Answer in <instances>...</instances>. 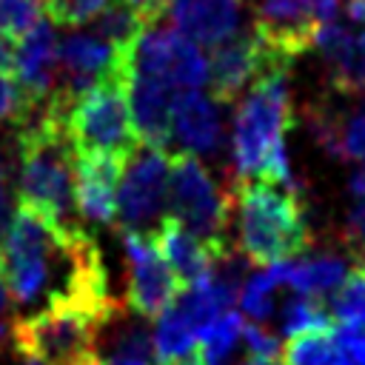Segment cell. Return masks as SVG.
<instances>
[{"mask_svg": "<svg viewBox=\"0 0 365 365\" xmlns=\"http://www.w3.org/2000/svg\"><path fill=\"white\" fill-rule=\"evenodd\" d=\"M0 279L11 305L31 311L54 302H114L94 237L23 202L0 234Z\"/></svg>", "mask_w": 365, "mask_h": 365, "instance_id": "cell-1", "label": "cell"}, {"mask_svg": "<svg viewBox=\"0 0 365 365\" xmlns=\"http://www.w3.org/2000/svg\"><path fill=\"white\" fill-rule=\"evenodd\" d=\"M17 197L63 225H83L74 205V148L66 134V108L46 100L14 131Z\"/></svg>", "mask_w": 365, "mask_h": 365, "instance_id": "cell-2", "label": "cell"}, {"mask_svg": "<svg viewBox=\"0 0 365 365\" xmlns=\"http://www.w3.org/2000/svg\"><path fill=\"white\" fill-rule=\"evenodd\" d=\"M248 86L234 114V174L237 180H265L294 188L285 151V131L291 128L288 66H268Z\"/></svg>", "mask_w": 365, "mask_h": 365, "instance_id": "cell-3", "label": "cell"}, {"mask_svg": "<svg viewBox=\"0 0 365 365\" xmlns=\"http://www.w3.org/2000/svg\"><path fill=\"white\" fill-rule=\"evenodd\" d=\"M231 202L237 205L240 251L248 262L265 268L311 248L314 234L297 188L265 180H237Z\"/></svg>", "mask_w": 365, "mask_h": 365, "instance_id": "cell-4", "label": "cell"}, {"mask_svg": "<svg viewBox=\"0 0 365 365\" xmlns=\"http://www.w3.org/2000/svg\"><path fill=\"white\" fill-rule=\"evenodd\" d=\"M123 314L114 302H54L14 319L11 351L43 365H86L97 356L100 334Z\"/></svg>", "mask_w": 365, "mask_h": 365, "instance_id": "cell-5", "label": "cell"}, {"mask_svg": "<svg viewBox=\"0 0 365 365\" xmlns=\"http://www.w3.org/2000/svg\"><path fill=\"white\" fill-rule=\"evenodd\" d=\"M131 63L108 71L83 88L66 111V134L74 151H114L131 157L140 148L131 103H128Z\"/></svg>", "mask_w": 365, "mask_h": 365, "instance_id": "cell-6", "label": "cell"}, {"mask_svg": "<svg viewBox=\"0 0 365 365\" xmlns=\"http://www.w3.org/2000/svg\"><path fill=\"white\" fill-rule=\"evenodd\" d=\"M168 205L191 234H197L220 259H231L228 222H231V194H225L208 168L191 151L171 154L168 171Z\"/></svg>", "mask_w": 365, "mask_h": 365, "instance_id": "cell-7", "label": "cell"}, {"mask_svg": "<svg viewBox=\"0 0 365 365\" xmlns=\"http://www.w3.org/2000/svg\"><path fill=\"white\" fill-rule=\"evenodd\" d=\"M168 171L171 154H165V148L143 145L125 160L117 185V220L123 231L148 237L168 214Z\"/></svg>", "mask_w": 365, "mask_h": 365, "instance_id": "cell-8", "label": "cell"}, {"mask_svg": "<svg viewBox=\"0 0 365 365\" xmlns=\"http://www.w3.org/2000/svg\"><path fill=\"white\" fill-rule=\"evenodd\" d=\"M131 68L165 83L177 94L200 88L208 80V60L202 48L174 26H160V20L145 26L137 37Z\"/></svg>", "mask_w": 365, "mask_h": 365, "instance_id": "cell-9", "label": "cell"}, {"mask_svg": "<svg viewBox=\"0 0 365 365\" xmlns=\"http://www.w3.org/2000/svg\"><path fill=\"white\" fill-rule=\"evenodd\" d=\"M319 26L317 0H257L251 23L265 54L282 66L314 48Z\"/></svg>", "mask_w": 365, "mask_h": 365, "instance_id": "cell-10", "label": "cell"}, {"mask_svg": "<svg viewBox=\"0 0 365 365\" xmlns=\"http://www.w3.org/2000/svg\"><path fill=\"white\" fill-rule=\"evenodd\" d=\"M123 251L128 259L125 305L145 319H157L182 291V282L168 268L151 237L137 231H123Z\"/></svg>", "mask_w": 365, "mask_h": 365, "instance_id": "cell-11", "label": "cell"}, {"mask_svg": "<svg viewBox=\"0 0 365 365\" xmlns=\"http://www.w3.org/2000/svg\"><path fill=\"white\" fill-rule=\"evenodd\" d=\"M125 160L114 151H74V205L83 220L94 225L117 220V185Z\"/></svg>", "mask_w": 365, "mask_h": 365, "instance_id": "cell-12", "label": "cell"}, {"mask_svg": "<svg viewBox=\"0 0 365 365\" xmlns=\"http://www.w3.org/2000/svg\"><path fill=\"white\" fill-rule=\"evenodd\" d=\"M211 60H208V80H211V94L217 103H231L237 94L268 66H282L274 63L254 29L234 31L217 46H211Z\"/></svg>", "mask_w": 365, "mask_h": 365, "instance_id": "cell-13", "label": "cell"}, {"mask_svg": "<svg viewBox=\"0 0 365 365\" xmlns=\"http://www.w3.org/2000/svg\"><path fill=\"white\" fill-rule=\"evenodd\" d=\"M57 37L51 23L40 20L14 43V77L29 111L43 106L57 86Z\"/></svg>", "mask_w": 365, "mask_h": 365, "instance_id": "cell-14", "label": "cell"}, {"mask_svg": "<svg viewBox=\"0 0 365 365\" xmlns=\"http://www.w3.org/2000/svg\"><path fill=\"white\" fill-rule=\"evenodd\" d=\"M314 48L322 54L334 91L365 97V31H351L348 26L331 20L319 26Z\"/></svg>", "mask_w": 365, "mask_h": 365, "instance_id": "cell-15", "label": "cell"}, {"mask_svg": "<svg viewBox=\"0 0 365 365\" xmlns=\"http://www.w3.org/2000/svg\"><path fill=\"white\" fill-rule=\"evenodd\" d=\"M174 100H177L174 88H168L165 83L131 68L128 103H131V117H134V128H137L140 145H154V148H165L168 145Z\"/></svg>", "mask_w": 365, "mask_h": 365, "instance_id": "cell-16", "label": "cell"}, {"mask_svg": "<svg viewBox=\"0 0 365 365\" xmlns=\"http://www.w3.org/2000/svg\"><path fill=\"white\" fill-rule=\"evenodd\" d=\"M148 237L154 240L157 251L163 254V259L168 262V268L177 274V279H180L182 285L197 282V279L205 277L214 265L225 262V259H220L197 234H191L174 214H165Z\"/></svg>", "mask_w": 365, "mask_h": 365, "instance_id": "cell-17", "label": "cell"}, {"mask_svg": "<svg viewBox=\"0 0 365 365\" xmlns=\"http://www.w3.org/2000/svg\"><path fill=\"white\" fill-rule=\"evenodd\" d=\"M171 137L191 154H214L222 143V120L211 97L200 88L180 91L171 108Z\"/></svg>", "mask_w": 365, "mask_h": 365, "instance_id": "cell-18", "label": "cell"}, {"mask_svg": "<svg viewBox=\"0 0 365 365\" xmlns=\"http://www.w3.org/2000/svg\"><path fill=\"white\" fill-rule=\"evenodd\" d=\"M174 29L197 46H217L240 29L237 0H165Z\"/></svg>", "mask_w": 365, "mask_h": 365, "instance_id": "cell-19", "label": "cell"}, {"mask_svg": "<svg viewBox=\"0 0 365 365\" xmlns=\"http://www.w3.org/2000/svg\"><path fill=\"white\" fill-rule=\"evenodd\" d=\"M277 265H279L282 285H291L297 294H311V297L336 291V285L348 274L345 257L331 254V251L302 257V259H285V262H277Z\"/></svg>", "mask_w": 365, "mask_h": 365, "instance_id": "cell-20", "label": "cell"}, {"mask_svg": "<svg viewBox=\"0 0 365 365\" xmlns=\"http://www.w3.org/2000/svg\"><path fill=\"white\" fill-rule=\"evenodd\" d=\"M277 365H354L336 339L334 325L299 331L285 339Z\"/></svg>", "mask_w": 365, "mask_h": 365, "instance_id": "cell-21", "label": "cell"}, {"mask_svg": "<svg viewBox=\"0 0 365 365\" xmlns=\"http://www.w3.org/2000/svg\"><path fill=\"white\" fill-rule=\"evenodd\" d=\"M328 314L334 325H365V259H356L331 297Z\"/></svg>", "mask_w": 365, "mask_h": 365, "instance_id": "cell-22", "label": "cell"}, {"mask_svg": "<svg viewBox=\"0 0 365 365\" xmlns=\"http://www.w3.org/2000/svg\"><path fill=\"white\" fill-rule=\"evenodd\" d=\"M242 328H245V319L240 314L234 311L220 314L200 336V351L205 365H225L242 339Z\"/></svg>", "mask_w": 365, "mask_h": 365, "instance_id": "cell-23", "label": "cell"}, {"mask_svg": "<svg viewBox=\"0 0 365 365\" xmlns=\"http://www.w3.org/2000/svg\"><path fill=\"white\" fill-rule=\"evenodd\" d=\"M282 285L279 279V265H265L262 271H257L242 288H240V308L245 317L257 319V322H265L271 314H274V294L277 288Z\"/></svg>", "mask_w": 365, "mask_h": 365, "instance_id": "cell-24", "label": "cell"}, {"mask_svg": "<svg viewBox=\"0 0 365 365\" xmlns=\"http://www.w3.org/2000/svg\"><path fill=\"white\" fill-rule=\"evenodd\" d=\"M151 339L143 328H123L106 354L97 351L94 365H151Z\"/></svg>", "mask_w": 365, "mask_h": 365, "instance_id": "cell-25", "label": "cell"}, {"mask_svg": "<svg viewBox=\"0 0 365 365\" xmlns=\"http://www.w3.org/2000/svg\"><path fill=\"white\" fill-rule=\"evenodd\" d=\"M319 325H334V319L325 311V305L319 302V297L297 294L294 299H288L282 305V334L285 336H294L299 331L319 328Z\"/></svg>", "mask_w": 365, "mask_h": 365, "instance_id": "cell-26", "label": "cell"}, {"mask_svg": "<svg viewBox=\"0 0 365 365\" xmlns=\"http://www.w3.org/2000/svg\"><path fill=\"white\" fill-rule=\"evenodd\" d=\"M46 0H0V37L17 43L43 20Z\"/></svg>", "mask_w": 365, "mask_h": 365, "instance_id": "cell-27", "label": "cell"}, {"mask_svg": "<svg viewBox=\"0 0 365 365\" xmlns=\"http://www.w3.org/2000/svg\"><path fill=\"white\" fill-rule=\"evenodd\" d=\"M106 3L108 0H46V11H48V20L54 26L74 29V26L94 20Z\"/></svg>", "mask_w": 365, "mask_h": 365, "instance_id": "cell-28", "label": "cell"}, {"mask_svg": "<svg viewBox=\"0 0 365 365\" xmlns=\"http://www.w3.org/2000/svg\"><path fill=\"white\" fill-rule=\"evenodd\" d=\"M29 114V103L17 86L14 71L0 68V123H20Z\"/></svg>", "mask_w": 365, "mask_h": 365, "instance_id": "cell-29", "label": "cell"}, {"mask_svg": "<svg viewBox=\"0 0 365 365\" xmlns=\"http://www.w3.org/2000/svg\"><path fill=\"white\" fill-rule=\"evenodd\" d=\"M14 305L9 299V291L0 279V354L11 348V331H14Z\"/></svg>", "mask_w": 365, "mask_h": 365, "instance_id": "cell-30", "label": "cell"}, {"mask_svg": "<svg viewBox=\"0 0 365 365\" xmlns=\"http://www.w3.org/2000/svg\"><path fill=\"white\" fill-rule=\"evenodd\" d=\"M9 217H11V185H9V168L0 157V234L9 225Z\"/></svg>", "mask_w": 365, "mask_h": 365, "instance_id": "cell-31", "label": "cell"}, {"mask_svg": "<svg viewBox=\"0 0 365 365\" xmlns=\"http://www.w3.org/2000/svg\"><path fill=\"white\" fill-rule=\"evenodd\" d=\"M125 3H131L134 9H140L148 23H157L165 14V0H125Z\"/></svg>", "mask_w": 365, "mask_h": 365, "instance_id": "cell-32", "label": "cell"}, {"mask_svg": "<svg viewBox=\"0 0 365 365\" xmlns=\"http://www.w3.org/2000/svg\"><path fill=\"white\" fill-rule=\"evenodd\" d=\"M157 365H205V359H202V351H200V345H197L194 351H188V354H182V356H174V359L157 362Z\"/></svg>", "mask_w": 365, "mask_h": 365, "instance_id": "cell-33", "label": "cell"}, {"mask_svg": "<svg viewBox=\"0 0 365 365\" xmlns=\"http://www.w3.org/2000/svg\"><path fill=\"white\" fill-rule=\"evenodd\" d=\"M345 11L354 23H362L365 26V0H345Z\"/></svg>", "mask_w": 365, "mask_h": 365, "instance_id": "cell-34", "label": "cell"}, {"mask_svg": "<svg viewBox=\"0 0 365 365\" xmlns=\"http://www.w3.org/2000/svg\"><path fill=\"white\" fill-rule=\"evenodd\" d=\"M26 365H43V362H34V359H26Z\"/></svg>", "mask_w": 365, "mask_h": 365, "instance_id": "cell-35", "label": "cell"}, {"mask_svg": "<svg viewBox=\"0 0 365 365\" xmlns=\"http://www.w3.org/2000/svg\"><path fill=\"white\" fill-rule=\"evenodd\" d=\"M86 365H94V359H91V362H86Z\"/></svg>", "mask_w": 365, "mask_h": 365, "instance_id": "cell-36", "label": "cell"}]
</instances>
